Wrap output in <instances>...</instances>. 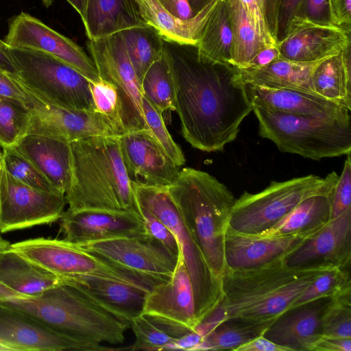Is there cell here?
Wrapping results in <instances>:
<instances>
[{"label": "cell", "mask_w": 351, "mask_h": 351, "mask_svg": "<svg viewBox=\"0 0 351 351\" xmlns=\"http://www.w3.org/2000/svg\"><path fill=\"white\" fill-rule=\"evenodd\" d=\"M43 5L46 7H49L54 1V0H41Z\"/></svg>", "instance_id": "obj_61"}, {"label": "cell", "mask_w": 351, "mask_h": 351, "mask_svg": "<svg viewBox=\"0 0 351 351\" xmlns=\"http://www.w3.org/2000/svg\"><path fill=\"white\" fill-rule=\"evenodd\" d=\"M332 267H291L282 256L252 268H226L221 276L222 300L209 315L219 324L228 320H276L291 311L306 289Z\"/></svg>", "instance_id": "obj_2"}, {"label": "cell", "mask_w": 351, "mask_h": 351, "mask_svg": "<svg viewBox=\"0 0 351 351\" xmlns=\"http://www.w3.org/2000/svg\"><path fill=\"white\" fill-rule=\"evenodd\" d=\"M280 0H264V11L269 32L277 42L278 16Z\"/></svg>", "instance_id": "obj_56"}, {"label": "cell", "mask_w": 351, "mask_h": 351, "mask_svg": "<svg viewBox=\"0 0 351 351\" xmlns=\"http://www.w3.org/2000/svg\"><path fill=\"white\" fill-rule=\"evenodd\" d=\"M29 93L33 101L29 105L30 114L26 134L42 135L71 143L92 136H120L125 133L108 117L98 111L62 108Z\"/></svg>", "instance_id": "obj_13"}, {"label": "cell", "mask_w": 351, "mask_h": 351, "mask_svg": "<svg viewBox=\"0 0 351 351\" xmlns=\"http://www.w3.org/2000/svg\"><path fill=\"white\" fill-rule=\"evenodd\" d=\"M275 320L250 322L228 320L206 335L193 351L234 350L239 346L263 335Z\"/></svg>", "instance_id": "obj_35"}, {"label": "cell", "mask_w": 351, "mask_h": 351, "mask_svg": "<svg viewBox=\"0 0 351 351\" xmlns=\"http://www.w3.org/2000/svg\"><path fill=\"white\" fill-rule=\"evenodd\" d=\"M348 268L334 267L318 277L298 298L291 310L322 298H331L351 289Z\"/></svg>", "instance_id": "obj_40"}, {"label": "cell", "mask_w": 351, "mask_h": 351, "mask_svg": "<svg viewBox=\"0 0 351 351\" xmlns=\"http://www.w3.org/2000/svg\"><path fill=\"white\" fill-rule=\"evenodd\" d=\"M86 47L99 77L116 88L119 116L125 132L146 129L141 83L130 60L121 33L88 40Z\"/></svg>", "instance_id": "obj_11"}, {"label": "cell", "mask_w": 351, "mask_h": 351, "mask_svg": "<svg viewBox=\"0 0 351 351\" xmlns=\"http://www.w3.org/2000/svg\"><path fill=\"white\" fill-rule=\"evenodd\" d=\"M120 147L131 182L167 187L180 169L166 154L146 129L128 132L119 136Z\"/></svg>", "instance_id": "obj_17"}, {"label": "cell", "mask_w": 351, "mask_h": 351, "mask_svg": "<svg viewBox=\"0 0 351 351\" xmlns=\"http://www.w3.org/2000/svg\"><path fill=\"white\" fill-rule=\"evenodd\" d=\"M350 33L332 23L295 18L285 36L278 41L280 56L298 62H314L337 55L350 46Z\"/></svg>", "instance_id": "obj_18"}, {"label": "cell", "mask_w": 351, "mask_h": 351, "mask_svg": "<svg viewBox=\"0 0 351 351\" xmlns=\"http://www.w3.org/2000/svg\"><path fill=\"white\" fill-rule=\"evenodd\" d=\"M323 335L351 338V289L329 298L322 315Z\"/></svg>", "instance_id": "obj_41"}, {"label": "cell", "mask_w": 351, "mask_h": 351, "mask_svg": "<svg viewBox=\"0 0 351 351\" xmlns=\"http://www.w3.org/2000/svg\"><path fill=\"white\" fill-rule=\"evenodd\" d=\"M145 23L165 40L196 46L203 28L220 0H210L198 13L182 19L169 12L158 0H135Z\"/></svg>", "instance_id": "obj_27"}, {"label": "cell", "mask_w": 351, "mask_h": 351, "mask_svg": "<svg viewBox=\"0 0 351 351\" xmlns=\"http://www.w3.org/2000/svg\"><path fill=\"white\" fill-rule=\"evenodd\" d=\"M4 42L10 47L48 53L77 70L92 83L100 79L93 60L80 45L27 13L22 12L11 19Z\"/></svg>", "instance_id": "obj_15"}, {"label": "cell", "mask_w": 351, "mask_h": 351, "mask_svg": "<svg viewBox=\"0 0 351 351\" xmlns=\"http://www.w3.org/2000/svg\"><path fill=\"white\" fill-rule=\"evenodd\" d=\"M319 230L283 236H264L239 232L228 226L224 241L226 269L252 268L287 256Z\"/></svg>", "instance_id": "obj_19"}, {"label": "cell", "mask_w": 351, "mask_h": 351, "mask_svg": "<svg viewBox=\"0 0 351 351\" xmlns=\"http://www.w3.org/2000/svg\"><path fill=\"white\" fill-rule=\"evenodd\" d=\"M174 106L185 140L206 152H222L234 141L252 105L239 69L199 56L196 46L163 40Z\"/></svg>", "instance_id": "obj_1"}, {"label": "cell", "mask_w": 351, "mask_h": 351, "mask_svg": "<svg viewBox=\"0 0 351 351\" xmlns=\"http://www.w3.org/2000/svg\"><path fill=\"white\" fill-rule=\"evenodd\" d=\"M29 105L21 100L0 95V146L14 145L27 134Z\"/></svg>", "instance_id": "obj_38"}, {"label": "cell", "mask_w": 351, "mask_h": 351, "mask_svg": "<svg viewBox=\"0 0 351 351\" xmlns=\"http://www.w3.org/2000/svg\"><path fill=\"white\" fill-rule=\"evenodd\" d=\"M0 351H10V350L8 348L0 344Z\"/></svg>", "instance_id": "obj_62"}, {"label": "cell", "mask_w": 351, "mask_h": 351, "mask_svg": "<svg viewBox=\"0 0 351 351\" xmlns=\"http://www.w3.org/2000/svg\"><path fill=\"white\" fill-rule=\"evenodd\" d=\"M329 298L315 300L293 312L283 314L266 330L263 336L289 351H309L323 335L322 315Z\"/></svg>", "instance_id": "obj_25"}, {"label": "cell", "mask_w": 351, "mask_h": 351, "mask_svg": "<svg viewBox=\"0 0 351 351\" xmlns=\"http://www.w3.org/2000/svg\"><path fill=\"white\" fill-rule=\"evenodd\" d=\"M234 351H289V350L261 335L239 346Z\"/></svg>", "instance_id": "obj_54"}, {"label": "cell", "mask_w": 351, "mask_h": 351, "mask_svg": "<svg viewBox=\"0 0 351 351\" xmlns=\"http://www.w3.org/2000/svg\"><path fill=\"white\" fill-rule=\"evenodd\" d=\"M7 51L16 69L12 75L38 99L67 109L97 111L90 80L71 66L37 50L8 46Z\"/></svg>", "instance_id": "obj_8"}, {"label": "cell", "mask_w": 351, "mask_h": 351, "mask_svg": "<svg viewBox=\"0 0 351 351\" xmlns=\"http://www.w3.org/2000/svg\"><path fill=\"white\" fill-rule=\"evenodd\" d=\"M67 210L138 213L122 158L119 136H98L70 143Z\"/></svg>", "instance_id": "obj_3"}, {"label": "cell", "mask_w": 351, "mask_h": 351, "mask_svg": "<svg viewBox=\"0 0 351 351\" xmlns=\"http://www.w3.org/2000/svg\"><path fill=\"white\" fill-rule=\"evenodd\" d=\"M245 85L252 106L277 112L324 119L351 118L350 110L348 108L315 93Z\"/></svg>", "instance_id": "obj_24"}, {"label": "cell", "mask_w": 351, "mask_h": 351, "mask_svg": "<svg viewBox=\"0 0 351 351\" xmlns=\"http://www.w3.org/2000/svg\"><path fill=\"white\" fill-rule=\"evenodd\" d=\"M13 147L65 194L70 180V143L42 135L25 134Z\"/></svg>", "instance_id": "obj_26"}, {"label": "cell", "mask_w": 351, "mask_h": 351, "mask_svg": "<svg viewBox=\"0 0 351 351\" xmlns=\"http://www.w3.org/2000/svg\"><path fill=\"white\" fill-rule=\"evenodd\" d=\"M258 134L282 152L320 160L351 153V118L324 119L252 106Z\"/></svg>", "instance_id": "obj_6"}, {"label": "cell", "mask_w": 351, "mask_h": 351, "mask_svg": "<svg viewBox=\"0 0 351 351\" xmlns=\"http://www.w3.org/2000/svg\"><path fill=\"white\" fill-rule=\"evenodd\" d=\"M309 351H351V338L322 335L311 345Z\"/></svg>", "instance_id": "obj_52"}, {"label": "cell", "mask_w": 351, "mask_h": 351, "mask_svg": "<svg viewBox=\"0 0 351 351\" xmlns=\"http://www.w3.org/2000/svg\"><path fill=\"white\" fill-rule=\"evenodd\" d=\"M8 45L0 39V69L12 75L16 74L14 64L7 51Z\"/></svg>", "instance_id": "obj_58"}, {"label": "cell", "mask_w": 351, "mask_h": 351, "mask_svg": "<svg viewBox=\"0 0 351 351\" xmlns=\"http://www.w3.org/2000/svg\"><path fill=\"white\" fill-rule=\"evenodd\" d=\"M0 164L9 174L27 185L48 192L63 193L13 146H0Z\"/></svg>", "instance_id": "obj_39"}, {"label": "cell", "mask_w": 351, "mask_h": 351, "mask_svg": "<svg viewBox=\"0 0 351 351\" xmlns=\"http://www.w3.org/2000/svg\"><path fill=\"white\" fill-rule=\"evenodd\" d=\"M158 1L169 12L176 17L186 20L194 16L188 3V0Z\"/></svg>", "instance_id": "obj_57"}, {"label": "cell", "mask_w": 351, "mask_h": 351, "mask_svg": "<svg viewBox=\"0 0 351 351\" xmlns=\"http://www.w3.org/2000/svg\"><path fill=\"white\" fill-rule=\"evenodd\" d=\"M210 0H188L193 15L198 13Z\"/></svg>", "instance_id": "obj_60"}, {"label": "cell", "mask_w": 351, "mask_h": 351, "mask_svg": "<svg viewBox=\"0 0 351 351\" xmlns=\"http://www.w3.org/2000/svg\"><path fill=\"white\" fill-rule=\"evenodd\" d=\"M231 25L232 44L230 64L246 66L265 46L239 0H224Z\"/></svg>", "instance_id": "obj_34"}, {"label": "cell", "mask_w": 351, "mask_h": 351, "mask_svg": "<svg viewBox=\"0 0 351 351\" xmlns=\"http://www.w3.org/2000/svg\"><path fill=\"white\" fill-rule=\"evenodd\" d=\"M0 282L16 293L38 295L60 280L23 256L0 236Z\"/></svg>", "instance_id": "obj_28"}, {"label": "cell", "mask_w": 351, "mask_h": 351, "mask_svg": "<svg viewBox=\"0 0 351 351\" xmlns=\"http://www.w3.org/2000/svg\"><path fill=\"white\" fill-rule=\"evenodd\" d=\"M142 106L146 130L175 164L184 165V155L167 129L162 113L143 95Z\"/></svg>", "instance_id": "obj_43"}, {"label": "cell", "mask_w": 351, "mask_h": 351, "mask_svg": "<svg viewBox=\"0 0 351 351\" xmlns=\"http://www.w3.org/2000/svg\"><path fill=\"white\" fill-rule=\"evenodd\" d=\"M279 58H280V53L277 45L265 47L253 58L246 66L243 68L262 67L273 62Z\"/></svg>", "instance_id": "obj_55"}, {"label": "cell", "mask_w": 351, "mask_h": 351, "mask_svg": "<svg viewBox=\"0 0 351 351\" xmlns=\"http://www.w3.org/2000/svg\"><path fill=\"white\" fill-rule=\"evenodd\" d=\"M351 261V207L328 221L300 247L286 256L291 267L328 265L350 267Z\"/></svg>", "instance_id": "obj_21"}, {"label": "cell", "mask_w": 351, "mask_h": 351, "mask_svg": "<svg viewBox=\"0 0 351 351\" xmlns=\"http://www.w3.org/2000/svg\"><path fill=\"white\" fill-rule=\"evenodd\" d=\"M141 87L143 95L162 114L167 110H175L173 82L163 56L147 69Z\"/></svg>", "instance_id": "obj_37"}, {"label": "cell", "mask_w": 351, "mask_h": 351, "mask_svg": "<svg viewBox=\"0 0 351 351\" xmlns=\"http://www.w3.org/2000/svg\"><path fill=\"white\" fill-rule=\"evenodd\" d=\"M80 14L82 22L86 13L88 0H66Z\"/></svg>", "instance_id": "obj_59"}, {"label": "cell", "mask_w": 351, "mask_h": 351, "mask_svg": "<svg viewBox=\"0 0 351 351\" xmlns=\"http://www.w3.org/2000/svg\"><path fill=\"white\" fill-rule=\"evenodd\" d=\"M232 35L224 0H220L208 19L196 48L199 56L215 62L230 64Z\"/></svg>", "instance_id": "obj_33"}, {"label": "cell", "mask_w": 351, "mask_h": 351, "mask_svg": "<svg viewBox=\"0 0 351 351\" xmlns=\"http://www.w3.org/2000/svg\"><path fill=\"white\" fill-rule=\"evenodd\" d=\"M304 0H280L278 16L277 43L287 33L291 21L303 16Z\"/></svg>", "instance_id": "obj_48"}, {"label": "cell", "mask_w": 351, "mask_h": 351, "mask_svg": "<svg viewBox=\"0 0 351 351\" xmlns=\"http://www.w3.org/2000/svg\"><path fill=\"white\" fill-rule=\"evenodd\" d=\"M130 327L135 335V342L128 350H164L167 345L176 339L149 315L141 314L135 317Z\"/></svg>", "instance_id": "obj_42"}, {"label": "cell", "mask_w": 351, "mask_h": 351, "mask_svg": "<svg viewBox=\"0 0 351 351\" xmlns=\"http://www.w3.org/2000/svg\"><path fill=\"white\" fill-rule=\"evenodd\" d=\"M311 82L315 93L351 110L350 46L322 60L315 69Z\"/></svg>", "instance_id": "obj_31"}, {"label": "cell", "mask_w": 351, "mask_h": 351, "mask_svg": "<svg viewBox=\"0 0 351 351\" xmlns=\"http://www.w3.org/2000/svg\"><path fill=\"white\" fill-rule=\"evenodd\" d=\"M58 279L74 287L99 307L129 326L135 317L142 314L149 292L127 283L97 276H77Z\"/></svg>", "instance_id": "obj_23"}, {"label": "cell", "mask_w": 351, "mask_h": 351, "mask_svg": "<svg viewBox=\"0 0 351 351\" xmlns=\"http://www.w3.org/2000/svg\"><path fill=\"white\" fill-rule=\"evenodd\" d=\"M324 59L304 62L285 59L280 56L273 62L262 67L237 69L243 81L247 85L271 88L298 89L314 93L311 82L312 75L317 66Z\"/></svg>", "instance_id": "obj_30"}, {"label": "cell", "mask_w": 351, "mask_h": 351, "mask_svg": "<svg viewBox=\"0 0 351 351\" xmlns=\"http://www.w3.org/2000/svg\"><path fill=\"white\" fill-rule=\"evenodd\" d=\"M343 170L334 189L330 219H335L351 207V158L346 155Z\"/></svg>", "instance_id": "obj_45"}, {"label": "cell", "mask_w": 351, "mask_h": 351, "mask_svg": "<svg viewBox=\"0 0 351 351\" xmlns=\"http://www.w3.org/2000/svg\"><path fill=\"white\" fill-rule=\"evenodd\" d=\"M12 245L23 256L58 278L97 276L127 283L147 291L162 282L117 265L64 239L40 237L21 241Z\"/></svg>", "instance_id": "obj_10"}, {"label": "cell", "mask_w": 351, "mask_h": 351, "mask_svg": "<svg viewBox=\"0 0 351 351\" xmlns=\"http://www.w3.org/2000/svg\"><path fill=\"white\" fill-rule=\"evenodd\" d=\"M66 204L65 194L27 185L0 164V232L57 221Z\"/></svg>", "instance_id": "obj_12"}, {"label": "cell", "mask_w": 351, "mask_h": 351, "mask_svg": "<svg viewBox=\"0 0 351 351\" xmlns=\"http://www.w3.org/2000/svg\"><path fill=\"white\" fill-rule=\"evenodd\" d=\"M0 95L21 100L28 105L33 101L29 93L10 74L0 69Z\"/></svg>", "instance_id": "obj_50"}, {"label": "cell", "mask_w": 351, "mask_h": 351, "mask_svg": "<svg viewBox=\"0 0 351 351\" xmlns=\"http://www.w3.org/2000/svg\"><path fill=\"white\" fill-rule=\"evenodd\" d=\"M203 339L204 337L194 329L193 331L169 343L165 346L164 350L193 351Z\"/></svg>", "instance_id": "obj_53"}, {"label": "cell", "mask_w": 351, "mask_h": 351, "mask_svg": "<svg viewBox=\"0 0 351 351\" xmlns=\"http://www.w3.org/2000/svg\"><path fill=\"white\" fill-rule=\"evenodd\" d=\"M330 21L332 24L351 32V0H328Z\"/></svg>", "instance_id": "obj_49"}, {"label": "cell", "mask_w": 351, "mask_h": 351, "mask_svg": "<svg viewBox=\"0 0 351 351\" xmlns=\"http://www.w3.org/2000/svg\"><path fill=\"white\" fill-rule=\"evenodd\" d=\"M126 49L140 81L152 64L163 56V39L151 26L145 25L121 32Z\"/></svg>", "instance_id": "obj_36"}, {"label": "cell", "mask_w": 351, "mask_h": 351, "mask_svg": "<svg viewBox=\"0 0 351 351\" xmlns=\"http://www.w3.org/2000/svg\"><path fill=\"white\" fill-rule=\"evenodd\" d=\"M338 178L335 171L324 178L311 174L286 181H271L256 193L245 191L234 199L228 226L241 233L260 234L305 199L332 192Z\"/></svg>", "instance_id": "obj_9"}, {"label": "cell", "mask_w": 351, "mask_h": 351, "mask_svg": "<svg viewBox=\"0 0 351 351\" xmlns=\"http://www.w3.org/2000/svg\"><path fill=\"white\" fill-rule=\"evenodd\" d=\"M0 344L10 351L113 350L62 335L29 314L2 303Z\"/></svg>", "instance_id": "obj_16"}, {"label": "cell", "mask_w": 351, "mask_h": 351, "mask_svg": "<svg viewBox=\"0 0 351 351\" xmlns=\"http://www.w3.org/2000/svg\"><path fill=\"white\" fill-rule=\"evenodd\" d=\"M186 226L214 274L226 269L224 241L232 193L210 173L186 167L167 187Z\"/></svg>", "instance_id": "obj_5"}, {"label": "cell", "mask_w": 351, "mask_h": 351, "mask_svg": "<svg viewBox=\"0 0 351 351\" xmlns=\"http://www.w3.org/2000/svg\"><path fill=\"white\" fill-rule=\"evenodd\" d=\"M83 23L88 40L146 25L135 0H88Z\"/></svg>", "instance_id": "obj_29"}, {"label": "cell", "mask_w": 351, "mask_h": 351, "mask_svg": "<svg viewBox=\"0 0 351 351\" xmlns=\"http://www.w3.org/2000/svg\"><path fill=\"white\" fill-rule=\"evenodd\" d=\"M59 220L64 240L78 245L146 232L141 215L134 212L66 210Z\"/></svg>", "instance_id": "obj_20"}, {"label": "cell", "mask_w": 351, "mask_h": 351, "mask_svg": "<svg viewBox=\"0 0 351 351\" xmlns=\"http://www.w3.org/2000/svg\"><path fill=\"white\" fill-rule=\"evenodd\" d=\"M136 203L160 219L175 235L191 278L197 324L219 304L223 298L221 279L209 267L186 226L167 187L132 182Z\"/></svg>", "instance_id": "obj_7"}, {"label": "cell", "mask_w": 351, "mask_h": 351, "mask_svg": "<svg viewBox=\"0 0 351 351\" xmlns=\"http://www.w3.org/2000/svg\"><path fill=\"white\" fill-rule=\"evenodd\" d=\"M138 208L146 232L178 256L180 250L172 232L152 213L138 205Z\"/></svg>", "instance_id": "obj_46"}, {"label": "cell", "mask_w": 351, "mask_h": 351, "mask_svg": "<svg viewBox=\"0 0 351 351\" xmlns=\"http://www.w3.org/2000/svg\"><path fill=\"white\" fill-rule=\"evenodd\" d=\"M333 191L305 199L260 234L283 236L321 229L330 219Z\"/></svg>", "instance_id": "obj_32"}, {"label": "cell", "mask_w": 351, "mask_h": 351, "mask_svg": "<svg viewBox=\"0 0 351 351\" xmlns=\"http://www.w3.org/2000/svg\"><path fill=\"white\" fill-rule=\"evenodd\" d=\"M90 91L96 110L108 117L125 132L119 116L116 88L110 83L99 79L95 82H90Z\"/></svg>", "instance_id": "obj_44"}, {"label": "cell", "mask_w": 351, "mask_h": 351, "mask_svg": "<svg viewBox=\"0 0 351 351\" xmlns=\"http://www.w3.org/2000/svg\"><path fill=\"white\" fill-rule=\"evenodd\" d=\"M303 16L317 23H331L328 0H304Z\"/></svg>", "instance_id": "obj_51"}, {"label": "cell", "mask_w": 351, "mask_h": 351, "mask_svg": "<svg viewBox=\"0 0 351 351\" xmlns=\"http://www.w3.org/2000/svg\"><path fill=\"white\" fill-rule=\"evenodd\" d=\"M80 246L117 265L161 281L171 278L178 261L177 256L147 232Z\"/></svg>", "instance_id": "obj_14"}, {"label": "cell", "mask_w": 351, "mask_h": 351, "mask_svg": "<svg viewBox=\"0 0 351 351\" xmlns=\"http://www.w3.org/2000/svg\"><path fill=\"white\" fill-rule=\"evenodd\" d=\"M142 314L162 318L191 330L197 326L193 287L180 252L171 278L147 293Z\"/></svg>", "instance_id": "obj_22"}, {"label": "cell", "mask_w": 351, "mask_h": 351, "mask_svg": "<svg viewBox=\"0 0 351 351\" xmlns=\"http://www.w3.org/2000/svg\"><path fill=\"white\" fill-rule=\"evenodd\" d=\"M0 303L21 310L65 337L96 346L123 343L130 326L61 281L38 295L16 293L0 285Z\"/></svg>", "instance_id": "obj_4"}, {"label": "cell", "mask_w": 351, "mask_h": 351, "mask_svg": "<svg viewBox=\"0 0 351 351\" xmlns=\"http://www.w3.org/2000/svg\"><path fill=\"white\" fill-rule=\"evenodd\" d=\"M249 15L258 34L265 47L277 45L272 37L265 16L258 0H239Z\"/></svg>", "instance_id": "obj_47"}]
</instances>
